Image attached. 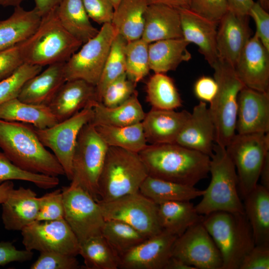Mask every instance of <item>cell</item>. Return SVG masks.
<instances>
[{
    "mask_svg": "<svg viewBox=\"0 0 269 269\" xmlns=\"http://www.w3.org/2000/svg\"><path fill=\"white\" fill-rule=\"evenodd\" d=\"M138 154L153 177L194 186L209 173V156L175 143L147 144Z\"/></svg>",
    "mask_w": 269,
    "mask_h": 269,
    "instance_id": "cell-1",
    "label": "cell"
},
{
    "mask_svg": "<svg viewBox=\"0 0 269 269\" xmlns=\"http://www.w3.org/2000/svg\"><path fill=\"white\" fill-rule=\"evenodd\" d=\"M45 147L34 128L0 119V148L14 164L29 172L56 177L65 175L56 157Z\"/></svg>",
    "mask_w": 269,
    "mask_h": 269,
    "instance_id": "cell-2",
    "label": "cell"
},
{
    "mask_svg": "<svg viewBox=\"0 0 269 269\" xmlns=\"http://www.w3.org/2000/svg\"><path fill=\"white\" fill-rule=\"evenodd\" d=\"M55 8L42 16L34 33L18 44L24 63L43 67L66 62L83 45L63 27Z\"/></svg>",
    "mask_w": 269,
    "mask_h": 269,
    "instance_id": "cell-3",
    "label": "cell"
},
{
    "mask_svg": "<svg viewBox=\"0 0 269 269\" xmlns=\"http://www.w3.org/2000/svg\"><path fill=\"white\" fill-rule=\"evenodd\" d=\"M202 222L220 252L222 269H239L245 257L255 246L245 213L214 212L204 216Z\"/></svg>",
    "mask_w": 269,
    "mask_h": 269,
    "instance_id": "cell-4",
    "label": "cell"
},
{
    "mask_svg": "<svg viewBox=\"0 0 269 269\" xmlns=\"http://www.w3.org/2000/svg\"><path fill=\"white\" fill-rule=\"evenodd\" d=\"M209 173L210 184L202 200L195 206L197 213L203 216L217 211L244 213L236 168L226 147L214 144Z\"/></svg>",
    "mask_w": 269,
    "mask_h": 269,
    "instance_id": "cell-5",
    "label": "cell"
},
{
    "mask_svg": "<svg viewBox=\"0 0 269 269\" xmlns=\"http://www.w3.org/2000/svg\"><path fill=\"white\" fill-rule=\"evenodd\" d=\"M147 176L138 153L109 146L98 180L99 200L109 201L139 192Z\"/></svg>",
    "mask_w": 269,
    "mask_h": 269,
    "instance_id": "cell-6",
    "label": "cell"
},
{
    "mask_svg": "<svg viewBox=\"0 0 269 269\" xmlns=\"http://www.w3.org/2000/svg\"><path fill=\"white\" fill-rule=\"evenodd\" d=\"M212 68L218 90L209 109L215 125V142L225 147L236 134L238 98L245 86L229 63L219 58Z\"/></svg>",
    "mask_w": 269,
    "mask_h": 269,
    "instance_id": "cell-7",
    "label": "cell"
},
{
    "mask_svg": "<svg viewBox=\"0 0 269 269\" xmlns=\"http://www.w3.org/2000/svg\"><path fill=\"white\" fill-rule=\"evenodd\" d=\"M108 147L91 124L81 128L73 156L70 184L81 187L96 201L99 200L98 180Z\"/></svg>",
    "mask_w": 269,
    "mask_h": 269,
    "instance_id": "cell-8",
    "label": "cell"
},
{
    "mask_svg": "<svg viewBox=\"0 0 269 269\" xmlns=\"http://www.w3.org/2000/svg\"><path fill=\"white\" fill-rule=\"evenodd\" d=\"M225 147L235 167L239 193L244 199L258 184L269 153V133L236 134Z\"/></svg>",
    "mask_w": 269,
    "mask_h": 269,
    "instance_id": "cell-9",
    "label": "cell"
},
{
    "mask_svg": "<svg viewBox=\"0 0 269 269\" xmlns=\"http://www.w3.org/2000/svg\"><path fill=\"white\" fill-rule=\"evenodd\" d=\"M116 34L111 23L103 24L98 34L65 62L66 81L81 79L96 86Z\"/></svg>",
    "mask_w": 269,
    "mask_h": 269,
    "instance_id": "cell-10",
    "label": "cell"
},
{
    "mask_svg": "<svg viewBox=\"0 0 269 269\" xmlns=\"http://www.w3.org/2000/svg\"><path fill=\"white\" fill-rule=\"evenodd\" d=\"M97 202L105 220L123 221L147 237L162 230L158 219V205L139 192L109 201Z\"/></svg>",
    "mask_w": 269,
    "mask_h": 269,
    "instance_id": "cell-11",
    "label": "cell"
},
{
    "mask_svg": "<svg viewBox=\"0 0 269 269\" xmlns=\"http://www.w3.org/2000/svg\"><path fill=\"white\" fill-rule=\"evenodd\" d=\"M61 190L64 219L79 243L102 235L105 220L98 202L78 186L70 184L62 187Z\"/></svg>",
    "mask_w": 269,
    "mask_h": 269,
    "instance_id": "cell-12",
    "label": "cell"
},
{
    "mask_svg": "<svg viewBox=\"0 0 269 269\" xmlns=\"http://www.w3.org/2000/svg\"><path fill=\"white\" fill-rule=\"evenodd\" d=\"M93 115V106H89L51 127L34 128L39 140L53 151L68 180L72 178V159L78 134Z\"/></svg>",
    "mask_w": 269,
    "mask_h": 269,
    "instance_id": "cell-13",
    "label": "cell"
},
{
    "mask_svg": "<svg viewBox=\"0 0 269 269\" xmlns=\"http://www.w3.org/2000/svg\"><path fill=\"white\" fill-rule=\"evenodd\" d=\"M25 249L42 252H57L76 256L80 243L64 219L37 221L21 231Z\"/></svg>",
    "mask_w": 269,
    "mask_h": 269,
    "instance_id": "cell-14",
    "label": "cell"
},
{
    "mask_svg": "<svg viewBox=\"0 0 269 269\" xmlns=\"http://www.w3.org/2000/svg\"><path fill=\"white\" fill-rule=\"evenodd\" d=\"M172 256L196 269L222 268L220 252L202 221L192 225L176 238Z\"/></svg>",
    "mask_w": 269,
    "mask_h": 269,
    "instance_id": "cell-15",
    "label": "cell"
},
{
    "mask_svg": "<svg viewBox=\"0 0 269 269\" xmlns=\"http://www.w3.org/2000/svg\"><path fill=\"white\" fill-rule=\"evenodd\" d=\"M177 237L162 230L146 238L120 257L119 269H164Z\"/></svg>",
    "mask_w": 269,
    "mask_h": 269,
    "instance_id": "cell-16",
    "label": "cell"
},
{
    "mask_svg": "<svg viewBox=\"0 0 269 269\" xmlns=\"http://www.w3.org/2000/svg\"><path fill=\"white\" fill-rule=\"evenodd\" d=\"M234 68L245 87L269 92V50L256 34L247 42Z\"/></svg>",
    "mask_w": 269,
    "mask_h": 269,
    "instance_id": "cell-17",
    "label": "cell"
},
{
    "mask_svg": "<svg viewBox=\"0 0 269 269\" xmlns=\"http://www.w3.org/2000/svg\"><path fill=\"white\" fill-rule=\"evenodd\" d=\"M237 134L269 133V92L244 87L238 98Z\"/></svg>",
    "mask_w": 269,
    "mask_h": 269,
    "instance_id": "cell-18",
    "label": "cell"
},
{
    "mask_svg": "<svg viewBox=\"0 0 269 269\" xmlns=\"http://www.w3.org/2000/svg\"><path fill=\"white\" fill-rule=\"evenodd\" d=\"M215 139V125L207 103L200 101L180 132L175 143L205 154L212 155Z\"/></svg>",
    "mask_w": 269,
    "mask_h": 269,
    "instance_id": "cell-19",
    "label": "cell"
},
{
    "mask_svg": "<svg viewBox=\"0 0 269 269\" xmlns=\"http://www.w3.org/2000/svg\"><path fill=\"white\" fill-rule=\"evenodd\" d=\"M249 17L229 9L218 23L216 44L219 58L234 67L251 37Z\"/></svg>",
    "mask_w": 269,
    "mask_h": 269,
    "instance_id": "cell-20",
    "label": "cell"
},
{
    "mask_svg": "<svg viewBox=\"0 0 269 269\" xmlns=\"http://www.w3.org/2000/svg\"><path fill=\"white\" fill-rule=\"evenodd\" d=\"M177 9L183 38L189 43H193L198 46L199 51L212 67L219 59L216 44L218 23L189 9Z\"/></svg>",
    "mask_w": 269,
    "mask_h": 269,
    "instance_id": "cell-21",
    "label": "cell"
},
{
    "mask_svg": "<svg viewBox=\"0 0 269 269\" xmlns=\"http://www.w3.org/2000/svg\"><path fill=\"white\" fill-rule=\"evenodd\" d=\"M98 101L96 86L81 79L66 81L48 105L58 122Z\"/></svg>",
    "mask_w": 269,
    "mask_h": 269,
    "instance_id": "cell-22",
    "label": "cell"
},
{
    "mask_svg": "<svg viewBox=\"0 0 269 269\" xmlns=\"http://www.w3.org/2000/svg\"><path fill=\"white\" fill-rule=\"evenodd\" d=\"M190 115L186 110L178 112L152 108L141 122L147 142L150 144L175 143Z\"/></svg>",
    "mask_w": 269,
    "mask_h": 269,
    "instance_id": "cell-23",
    "label": "cell"
},
{
    "mask_svg": "<svg viewBox=\"0 0 269 269\" xmlns=\"http://www.w3.org/2000/svg\"><path fill=\"white\" fill-rule=\"evenodd\" d=\"M1 205V219L7 230L21 231L36 220L39 199L30 188H13Z\"/></svg>",
    "mask_w": 269,
    "mask_h": 269,
    "instance_id": "cell-24",
    "label": "cell"
},
{
    "mask_svg": "<svg viewBox=\"0 0 269 269\" xmlns=\"http://www.w3.org/2000/svg\"><path fill=\"white\" fill-rule=\"evenodd\" d=\"M65 63L49 65L43 71L28 79L22 87L17 98L25 103L48 106L66 81Z\"/></svg>",
    "mask_w": 269,
    "mask_h": 269,
    "instance_id": "cell-25",
    "label": "cell"
},
{
    "mask_svg": "<svg viewBox=\"0 0 269 269\" xmlns=\"http://www.w3.org/2000/svg\"><path fill=\"white\" fill-rule=\"evenodd\" d=\"M141 38L148 43L183 38L177 9L162 4L148 5L145 13Z\"/></svg>",
    "mask_w": 269,
    "mask_h": 269,
    "instance_id": "cell-26",
    "label": "cell"
},
{
    "mask_svg": "<svg viewBox=\"0 0 269 269\" xmlns=\"http://www.w3.org/2000/svg\"><path fill=\"white\" fill-rule=\"evenodd\" d=\"M42 16L36 8L26 10L14 7L12 14L0 21V51L17 45L28 38L38 27Z\"/></svg>",
    "mask_w": 269,
    "mask_h": 269,
    "instance_id": "cell-27",
    "label": "cell"
},
{
    "mask_svg": "<svg viewBox=\"0 0 269 269\" xmlns=\"http://www.w3.org/2000/svg\"><path fill=\"white\" fill-rule=\"evenodd\" d=\"M243 199L255 245L269 246V189L258 184Z\"/></svg>",
    "mask_w": 269,
    "mask_h": 269,
    "instance_id": "cell-28",
    "label": "cell"
},
{
    "mask_svg": "<svg viewBox=\"0 0 269 269\" xmlns=\"http://www.w3.org/2000/svg\"><path fill=\"white\" fill-rule=\"evenodd\" d=\"M93 115L90 123L94 126L104 125L124 127L141 123L145 113L136 91L126 101L114 107H108L97 101L93 106Z\"/></svg>",
    "mask_w": 269,
    "mask_h": 269,
    "instance_id": "cell-29",
    "label": "cell"
},
{
    "mask_svg": "<svg viewBox=\"0 0 269 269\" xmlns=\"http://www.w3.org/2000/svg\"><path fill=\"white\" fill-rule=\"evenodd\" d=\"M189 43L183 38L168 39L148 45L150 69L154 73L175 70L182 62L191 59L187 47Z\"/></svg>",
    "mask_w": 269,
    "mask_h": 269,
    "instance_id": "cell-30",
    "label": "cell"
},
{
    "mask_svg": "<svg viewBox=\"0 0 269 269\" xmlns=\"http://www.w3.org/2000/svg\"><path fill=\"white\" fill-rule=\"evenodd\" d=\"M0 119L30 124L38 129L58 123L48 106L23 102L17 98L0 105Z\"/></svg>",
    "mask_w": 269,
    "mask_h": 269,
    "instance_id": "cell-31",
    "label": "cell"
},
{
    "mask_svg": "<svg viewBox=\"0 0 269 269\" xmlns=\"http://www.w3.org/2000/svg\"><path fill=\"white\" fill-rule=\"evenodd\" d=\"M147 6L145 0H121L111 22L116 33L127 41L141 38Z\"/></svg>",
    "mask_w": 269,
    "mask_h": 269,
    "instance_id": "cell-32",
    "label": "cell"
},
{
    "mask_svg": "<svg viewBox=\"0 0 269 269\" xmlns=\"http://www.w3.org/2000/svg\"><path fill=\"white\" fill-rule=\"evenodd\" d=\"M55 9L63 27L83 44L99 32L91 23L82 0H62Z\"/></svg>",
    "mask_w": 269,
    "mask_h": 269,
    "instance_id": "cell-33",
    "label": "cell"
},
{
    "mask_svg": "<svg viewBox=\"0 0 269 269\" xmlns=\"http://www.w3.org/2000/svg\"><path fill=\"white\" fill-rule=\"evenodd\" d=\"M158 219L162 230L179 237L192 225L202 221L190 201L165 202L158 205Z\"/></svg>",
    "mask_w": 269,
    "mask_h": 269,
    "instance_id": "cell-34",
    "label": "cell"
},
{
    "mask_svg": "<svg viewBox=\"0 0 269 269\" xmlns=\"http://www.w3.org/2000/svg\"><path fill=\"white\" fill-rule=\"evenodd\" d=\"M139 192L157 204L178 201H190L202 196L204 190L168 180L147 176Z\"/></svg>",
    "mask_w": 269,
    "mask_h": 269,
    "instance_id": "cell-35",
    "label": "cell"
},
{
    "mask_svg": "<svg viewBox=\"0 0 269 269\" xmlns=\"http://www.w3.org/2000/svg\"><path fill=\"white\" fill-rule=\"evenodd\" d=\"M109 146L139 153L147 146L141 122L124 127L94 126Z\"/></svg>",
    "mask_w": 269,
    "mask_h": 269,
    "instance_id": "cell-36",
    "label": "cell"
},
{
    "mask_svg": "<svg viewBox=\"0 0 269 269\" xmlns=\"http://www.w3.org/2000/svg\"><path fill=\"white\" fill-rule=\"evenodd\" d=\"M146 100L152 108L176 110L182 100L173 80L165 73H154L146 84Z\"/></svg>",
    "mask_w": 269,
    "mask_h": 269,
    "instance_id": "cell-37",
    "label": "cell"
},
{
    "mask_svg": "<svg viewBox=\"0 0 269 269\" xmlns=\"http://www.w3.org/2000/svg\"><path fill=\"white\" fill-rule=\"evenodd\" d=\"M79 255L88 269H119L120 257L102 235L80 244Z\"/></svg>",
    "mask_w": 269,
    "mask_h": 269,
    "instance_id": "cell-38",
    "label": "cell"
},
{
    "mask_svg": "<svg viewBox=\"0 0 269 269\" xmlns=\"http://www.w3.org/2000/svg\"><path fill=\"white\" fill-rule=\"evenodd\" d=\"M102 235L121 257L148 238L130 225L117 220H106Z\"/></svg>",
    "mask_w": 269,
    "mask_h": 269,
    "instance_id": "cell-39",
    "label": "cell"
},
{
    "mask_svg": "<svg viewBox=\"0 0 269 269\" xmlns=\"http://www.w3.org/2000/svg\"><path fill=\"white\" fill-rule=\"evenodd\" d=\"M127 42L124 37L119 34H116L113 40L101 76L96 86L98 102H101L102 95L107 86L126 73L125 49Z\"/></svg>",
    "mask_w": 269,
    "mask_h": 269,
    "instance_id": "cell-40",
    "label": "cell"
},
{
    "mask_svg": "<svg viewBox=\"0 0 269 269\" xmlns=\"http://www.w3.org/2000/svg\"><path fill=\"white\" fill-rule=\"evenodd\" d=\"M148 45L141 38L128 41L125 47L126 74L129 79L136 84L150 70Z\"/></svg>",
    "mask_w": 269,
    "mask_h": 269,
    "instance_id": "cell-41",
    "label": "cell"
},
{
    "mask_svg": "<svg viewBox=\"0 0 269 269\" xmlns=\"http://www.w3.org/2000/svg\"><path fill=\"white\" fill-rule=\"evenodd\" d=\"M13 180L31 182L38 187L44 189L53 188L59 183L58 177L29 172L20 169L3 152L0 151V184Z\"/></svg>",
    "mask_w": 269,
    "mask_h": 269,
    "instance_id": "cell-42",
    "label": "cell"
},
{
    "mask_svg": "<svg viewBox=\"0 0 269 269\" xmlns=\"http://www.w3.org/2000/svg\"><path fill=\"white\" fill-rule=\"evenodd\" d=\"M42 66L24 63L13 73L0 81V105L18 97L24 83L39 73Z\"/></svg>",
    "mask_w": 269,
    "mask_h": 269,
    "instance_id": "cell-43",
    "label": "cell"
},
{
    "mask_svg": "<svg viewBox=\"0 0 269 269\" xmlns=\"http://www.w3.org/2000/svg\"><path fill=\"white\" fill-rule=\"evenodd\" d=\"M136 83L126 73L111 83L105 89L101 102L108 107H114L126 101L136 90Z\"/></svg>",
    "mask_w": 269,
    "mask_h": 269,
    "instance_id": "cell-44",
    "label": "cell"
},
{
    "mask_svg": "<svg viewBox=\"0 0 269 269\" xmlns=\"http://www.w3.org/2000/svg\"><path fill=\"white\" fill-rule=\"evenodd\" d=\"M39 199V208L36 221H49L64 219L63 194L61 189L47 193Z\"/></svg>",
    "mask_w": 269,
    "mask_h": 269,
    "instance_id": "cell-45",
    "label": "cell"
},
{
    "mask_svg": "<svg viewBox=\"0 0 269 269\" xmlns=\"http://www.w3.org/2000/svg\"><path fill=\"white\" fill-rule=\"evenodd\" d=\"M76 256L57 252H42L31 265V269H77L80 267Z\"/></svg>",
    "mask_w": 269,
    "mask_h": 269,
    "instance_id": "cell-46",
    "label": "cell"
},
{
    "mask_svg": "<svg viewBox=\"0 0 269 269\" xmlns=\"http://www.w3.org/2000/svg\"><path fill=\"white\" fill-rule=\"evenodd\" d=\"M189 9L218 23L229 10V6L227 0H190Z\"/></svg>",
    "mask_w": 269,
    "mask_h": 269,
    "instance_id": "cell-47",
    "label": "cell"
},
{
    "mask_svg": "<svg viewBox=\"0 0 269 269\" xmlns=\"http://www.w3.org/2000/svg\"><path fill=\"white\" fill-rule=\"evenodd\" d=\"M89 17L98 24L111 23L114 7L111 0H82Z\"/></svg>",
    "mask_w": 269,
    "mask_h": 269,
    "instance_id": "cell-48",
    "label": "cell"
},
{
    "mask_svg": "<svg viewBox=\"0 0 269 269\" xmlns=\"http://www.w3.org/2000/svg\"><path fill=\"white\" fill-rule=\"evenodd\" d=\"M23 63L18 44L0 51V81L11 75Z\"/></svg>",
    "mask_w": 269,
    "mask_h": 269,
    "instance_id": "cell-49",
    "label": "cell"
},
{
    "mask_svg": "<svg viewBox=\"0 0 269 269\" xmlns=\"http://www.w3.org/2000/svg\"><path fill=\"white\" fill-rule=\"evenodd\" d=\"M248 15L254 19L256 26L255 34L263 45L269 50V14L258 1L254 2Z\"/></svg>",
    "mask_w": 269,
    "mask_h": 269,
    "instance_id": "cell-50",
    "label": "cell"
},
{
    "mask_svg": "<svg viewBox=\"0 0 269 269\" xmlns=\"http://www.w3.org/2000/svg\"><path fill=\"white\" fill-rule=\"evenodd\" d=\"M269 246L256 245L244 259L239 269H269Z\"/></svg>",
    "mask_w": 269,
    "mask_h": 269,
    "instance_id": "cell-51",
    "label": "cell"
},
{
    "mask_svg": "<svg viewBox=\"0 0 269 269\" xmlns=\"http://www.w3.org/2000/svg\"><path fill=\"white\" fill-rule=\"evenodd\" d=\"M33 255L32 251L17 250L11 242H0V266L15 262L27 261L32 259Z\"/></svg>",
    "mask_w": 269,
    "mask_h": 269,
    "instance_id": "cell-52",
    "label": "cell"
},
{
    "mask_svg": "<svg viewBox=\"0 0 269 269\" xmlns=\"http://www.w3.org/2000/svg\"><path fill=\"white\" fill-rule=\"evenodd\" d=\"M194 93L200 101L211 103L218 90V84L214 78L202 76L195 82Z\"/></svg>",
    "mask_w": 269,
    "mask_h": 269,
    "instance_id": "cell-53",
    "label": "cell"
},
{
    "mask_svg": "<svg viewBox=\"0 0 269 269\" xmlns=\"http://www.w3.org/2000/svg\"><path fill=\"white\" fill-rule=\"evenodd\" d=\"M229 9L241 15H249V11L254 3L253 0H227Z\"/></svg>",
    "mask_w": 269,
    "mask_h": 269,
    "instance_id": "cell-54",
    "label": "cell"
},
{
    "mask_svg": "<svg viewBox=\"0 0 269 269\" xmlns=\"http://www.w3.org/2000/svg\"><path fill=\"white\" fill-rule=\"evenodd\" d=\"M147 5L162 4L176 9H189L190 0H145Z\"/></svg>",
    "mask_w": 269,
    "mask_h": 269,
    "instance_id": "cell-55",
    "label": "cell"
},
{
    "mask_svg": "<svg viewBox=\"0 0 269 269\" xmlns=\"http://www.w3.org/2000/svg\"><path fill=\"white\" fill-rule=\"evenodd\" d=\"M62 0H34L35 8L42 16L57 7Z\"/></svg>",
    "mask_w": 269,
    "mask_h": 269,
    "instance_id": "cell-56",
    "label": "cell"
},
{
    "mask_svg": "<svg viewBox=\"0 0 269 269\" xmlns=\"http://www.w3.org/2000/svg\"><path fill=\"white\" fill-rule=\"evenodd\" d=\"M259 179L260 184L269 189V153L266 157L262 166Z\"/></svg>",
    "mask_w": 269,
    "mask_h": 269,
    "instance_id": "cell-57",
    "label": "cell"
},
{
    "mask_svg": "<svg viewBox=\"0 0 269 269\" xmlns=\"http://www.w3.org/2000/svg\"><path fill=\"white\" fill-rule=\"evenodd\" d=\"M164 269H196V268L172 256L167 263Z\"/></svg>",
    "mask_w": 269,
    "mask_h": 269,
    "instance_id": "cell-58",
    "label": "cell"
},
{
    "mask_svg": "<svg viewBox=\"0 0 269 269\" xmlns=\"http://www.w3.org/2000/svg\"><path fill=\"white\" fill-rule=\"evenodd\" d=\"M13 188L14 184L12 181H6L0 184V204L6 200Z\"/></svg>",
    "mask_w": 269,
    "mask_h": 269,
    "instance_id": "cell-59",
    "label": "cell"
},
{
    "mask_svg": "<svg viewBox=\"0 0 269 269\" xmlns=\"http://www.w3.org/2000/svg\"><path fill=\"white\" fill-rule=\"evenodd\" d=\"M25 0H0V5L2 6H20V4Z\"/></svg>",
    "mask_w": 269,
    "mask_h": 269,
    "instance_id": "cell-60",
    "label": "cell"
},
{
    "mask_svg": "<svg viewBox=\"0 0 269 269\" xmlns=\"http://www.w3.org/2000/svg\"><path fill=\"white\" fill-rule=\"evenodd\" d=\"M258 2L265 9H269V0H258Z\"/></svg>",
    "mask_w": 269,
    "mask_h": 269,
    "instance_id": "cell-61",
    "label": "cell"
},
{
    "mask_svg": "<svg viewBox=\"0 0 269 269\" xmlns=\"http://www.w3.org/2000/svg\"><path fill=\"white\" fill-rule=\"evenodd\" d=\"M111 1L114 6V9H115L119 4L121 0H111Z\"/></svg>",
    "mask_w": 269,
    "mask_h": 269,
    "instance_id": "cell-62",
    "label": "cell"
}]
</instances>
